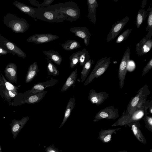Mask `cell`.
Listing matches in <instances>:
<instances>
[{"label":"cell","mask_w":152,"mask_h":152,"mask_svg":"<svg viewBox=\"0 0 152 152\" xmlns=\"http://www.w3.org/2000/svg\"><path fill=\"white\" fill-rule=\"evenodd\" d=\"M62 3L36 8V18L48 23L62 22L67 17L59 10Z\"/></svg>","instance_id":"1"},{"label":"cell","mask_w":152,"mask_h":152,"mask_svg":"<svg viewBox=\"0 0 152 152\" xmlns=\"http://www.w3.org/2000/svg\"><path fill=\"white\" fill-rule=\"evenodd\" d=\"M111 63L110 58L102 57L96 63L93 69L84 83L86 86L91 83L94 79L102 75L107 70Z\"/></svg>","instance_id":"2"},{"label":"cell","mask_w":152,"mask_h":152,"mask_svg":"<svg viewBox=\"0 0 152 152\" xmlns=\"http://www.w3.org/2000/svg\"><path fill=\"white\" fill-rule=\"evenodd\" d=\"M150 92L147 85H144L139 90L136 95L132 98L124 112L129 115L132 114L136 110V107L138 104L146 101Z\"/></svg>","instance_id":"3"},{"label":"cell","mask_w":152,"mask_h":152,"mask_svg":"<svg viewBox=\"0 0 152 152\" xmlns=\"http://www.w3.org/2000/svg\"><path fill=\"white\" fill-rule=\"evenodd\" d=\"M59 10L67 17L66 21H75L80 16V9L77 3L73 1L62 3Z\"/></svg>","instance_id":"4"},{"label":"cell","mask_w":152,"mask_h":152,"mask_svg":"<svg viewBox=\"0 0 152 152\" xmlns=\"http://www.w3.org/2000/svg\"><path fill=\"white\" fill-rule=\"evenodd\" d=\"M144 112L145 108L136 109L131 115L126 114L124 112L122 116L111 126L113 127L127 125L131 123L140 121L143 117Z\"/></svg>","instance_id":"5"},{"label":"cell","mask_w":152,"mask_h":152,"mask_svg":"<svg viewBox=\"0 0 152 152\" xmlns=\"http://www.w3.org/2000/svg\"><path fill=\"white\" fill-rule=\"evenodd\" d=\"M130 59V49L128 46L126 49L120 63L118 72L119 85L121 89L123 87L127 72V66Z\"/></svg>","instance_id":"6"},{"label":"cell","mask_w":152,"mask_h":152,"mask_svg":"<svg viewBox=\"0 0 152 152\" xmlns=\"http://www.w3.org/2000/svg\"><path fill=\"white\" fill-rule=\"evenodd\" d=\"M119 116L118 108L114 106L106 107L99 111L96 114L93 121L96 122L103 119L107 120H115Z\"/></svg>","instance_id":"7"},{"label":"cell","mask_w":152,"mask_h":152,"mask_svg":"<svg viewBox=\"0 0 152 152\" xmlns=\"http://www.w3.org/2000/svg\"><path fill=\"white\" fill-rule=\"evenodd\" d=\"M152 30L148 33L142 39L137 43L136 46L137 54L142 56L149 51L152 47Z\"/></svg>","instance_id":"8"},{"label":"cell","mask_w":152,"mask_h":152,"mask_svg":"<svg viewBox=\"0 0 152 152\" xmlns=\"http://www.w3.org/2000/svg\"><path fill=\"white\" fill-rule=\"evenodd\" d=\"M129 20V17L126 16L114 23L107 36V42H108L114 39L120 33Z\"/></svg>","instance_id":"9"},{"label":"cell","mask_w":152,"mask_h":152,"mask_svg":"<svg viewBox=\"0 0 152 152\" xmlns=\"http://www.w3.org/2000/svg\"><path fill=\"white\" fill-rule=\"evenodd\" d=\"M59 38L58 36L50 33L37 34L31 36L27 41L37 44H41L53 41Z\"/></svg>","instance_id":"10"},{"label":"cell","mask_w":152,"mask_h":152,"mask_svg":"<svg viewBox=\"0 0 152 152\" xmlns=\"http://www.w3.org/2000/svg\"><path fill=\"white\" fill-rule=\"evenodd\" d=\"M58 82V79L52 78L45 82L38 83L34 84L31 90L26 91V94L27 95H30L40 92L47 87L53 86Z\"/></svg>","instance_id":"11"},{"label":"cell","mask_w":152,"mask_h":152,"mask_svg":"<svg viewBox=\"0 0 152 152\" xmlns=\"http://www.w3.org/2000/svg\"><path fill=\"white\" fill-rule=\"evenodd\" d=\"M109 95L105 91L97 92L95 90L91 89L89 91L88 98L92 104L98 106L107 99Z\"/></svg>","instance_id":"12"},{"label":"cell","mask_w":152,"mask_h":152,"mask_svg":"<svg viewBox=\"0 0 152 152\" xmlns=\"http://www.w3.org/2000/svg\"><path fill=\"white\" fill-rule=\"evenodd\" d=\"M28 116H24L20 120L13 119L10 124L13 138L15 139L19 132L29 120Z\"/></svg>","instance_id":"13"},{"label":"cell","mask_w":152,"mask_h":152,"mask_svg":"<svg viewBox=\"0 0 152 152\" xmlns=\"http://www.w3.org/2000/svg\"><path fill=\"white\" fill-rule=\"evenodd\" d=\"M70 31L74 33L76 36L83 39L86 46H88L91 35L88 28L85 26L75 27L71 28Z\"/></svg>","instance_id":"14"},{"label":"cell","mask_w":152,"mask_h":152,"mask_svg":"<svg viewBox=\"0 0 152 152\" xmlns=\"http://www.w3.org/2000/svg\"><path fill=\"white\" fill-rule=\"evenodd\" d=\"M6 79L12 83H17V68L16 65L11 63L8 64L4 70Z\"/></svg>","instance_id":"15"},{"label":"cell","mask_w":152,"mask_h":152,"mask_svg":"<svg viewBox=\"0 0 152 152\" xmlns=\"http://www.w3.org/2000/svg\"><path fill=\"white\" fill-rule=\"evenodd\" d=\"M127 125L131 127L134 135L137 140L142 144H147V141L140 129V121L131 123Z\"/></svg>","instance_id":"16"},{"label":"cell","mask_w":152,"mask_h":152,"mask_svg":"<svg viewBox=\"0 0 152 152\" xmlns=\"http://www.w3.org/2000/svg\"><path fill=\"white\" fill-rule=\"evenodd\" d=\"M47 92V91L44 90L35 94L27 95L24 99L20 101V105L25 103L34 104L38 103L43 99Z\"/></svg>","instance_id":"17"},{"label":"cell","mask_w":152,"mask_h":152,"mask_svg":"<svg viewBox=\"0 0 152 152\" xmlns=\"http://www.w3.org/2000/svg\"><path fill=\"white\" fill-rule=\"evenodd\" d=\"M18 94V91L7 90L3 85L1 81L0 85V95L5 100L9 103V105H12V100Z\"/></svg>","instance_id":"18"},{"label":"cell","mask_w":152,"mask_h":152,"mask_svg":"<svg viewBox=\"0 0 152 152\" xmlns=\"http://www.w3.org/2000/svg\"><path fill=\"white\" fill-rule=\"evenodd\" d=\"M87 4L88 12L87 17L91 22L95 24L96 20V11L98 7L97 1L96 0H88Z\"/></svg>","instance_id":"19"},{"label":"cell","mask_w":152,"mask_h":152,"mask_svg":"<svg viewBox=\"0 0 152 152\" xmlns=\"http://www.w3.org/2000/svg\"><path fill=\"white\" fill-rule=\"evenodd\" d=\"M121 129V128L108 129H101L99 133L97 138L103 143H108L111 140L112 134Z\"/></svg>","instance_id":"20"},{"label":"cell","mask_w":152,"mask_h":152,"mask_svg":"<svg viewBox=\"0 0 152 152\" xmlns=\"http://www.w3.org/2000/svg\"><path fill=\"white\" fill-rule=\"evenodd\" d=\"M77 68L72 71L70 74L66 81L63 86L61 92H64L67 91L71 87L74 88L75 86V84L77 78Z\"/></svg>","instance_id":"21"},{"label":"cell","mask_w":152,"mask_h":152,"mask_svg":"<svg viewBox=\"0 0 152 152\" xmlns=\"http://www.w3.org/2000/svg\"><path fill=\"white\" fill-rule=\"evenodd\" d=\"M39 71L36 62H34L29 67L25 77V82L28 83L33 80L37 75Z\"/></svg>","instance_id":"22"},{"label":"cell","mask_w":152,"mask_h":152,"mask_svg":"<svg viewBox=\"0 0 152 152\" xmlns=\"http://www.w3.org/2000/svg\"><path fill=\"white\" fill-rule=\"evenodd\" d=\"M43 53L51 61L57 65H61L62 58L57 51L53 50H50L48 51H43Z\"/></svg>","instance_id":"23"},{"label":"cell","mask_w":152,"mask_h":152,"mask_svg":"<svg viewBox=\"0 0 152 152\" xmlns=\"http://www.w3.org/2000/svg\"><path fill=\"white\" fill-rule=\"evenodd\" d=\"M75 97H72L70 99L67 104L63 120L59 127V128L63 126L69 117L72 111L75 107Z\"/></svg>","instance_id":"24"},{"label":"cell","mask_w":152,"mask_h":152,"mask_svg":"<svg viewBox=\"0 0 152 152\" xmlns=\"http://www.w3.org/2000/svg\"><path fill=\"white\" fill-rule=\"evenodd\" d=\"M94 60L90 59L83 67L81 72V82H83L86 79L91 68L92 65L94 64Z\"/></svg>","instance_id":"25"},{"label":"cell","mask_w":152,"mask_h":152,"mask_svg":"<svg viewBox=\"0 0 152 152\" xmlns=\"http://www.w3.org/2000/svg\"><path fill=\"white\" fill-rule=\"evenodd\" d=\"M148 14V10H145V9H140L137 15L135 25L137 28H138L142 24Z\"/></svg>","instance_id":"26"},{"label":"cell","mask_w":152,"mask_h":152,"mask_svg":"<svg viewBox=\"0 0 152 152\" xmlns=\"http://www.w3.org/2000/svg\"><path fill=\"white\" fill-rule=\"evenodd\" d=\"M61 45L64 50L68 51L72 50L81 47L78 42L71 40H67L64 43L62 44Z\"/></svg>","instance_id":"27"},{"label":"cell","mask_w":152,"mask_h":152,"mask_svg":"<svg viewBox=\"0 0 152 152\" xmlns=\"http://www.w3.org/2000/svg\"><path fill=\"white\" fill-rule=\"evenodd\" d=\"M79 63L82 67L90 59L88 51L85 48L83 49L79 53Z\"/></svg>","instance_id":"28"},{"label":"cell","mask_w":152,"mask_h":152,"mask_svg":"<svg viewBox=\"0 0 152 152\" xmlns=\"http://www.w3.org/2000/svg\"><path fill=\"white\" fill-rule=\"evenodd\" d=\"M45 59L47 61V69L48 74L55 76L58 75L59 72L57 67L50 59L48 58H45Z\"/></svg>","instance_id":"29"},{"label":"cell","mask_w":152,"mask_h":152,"mask_svg":"<svg viewBox=\"0 0 152 152\" xmlns=\"http://www.w3.org/2000/svg\"><path fill=\"white\" fill-rule=\"evenodd\" d=\"M20 9L23 12L27 14L34 19L36 18V8L22 4Z\"/></svg>","instance_id":"30"},{"label":"cell","mask_w":152,"mask_h":152,"mask_svg":"<svg viewBox=\"0 0 152 152\" xmlns=\"http://www.w3.org/2000/svg\"><path fill=\"white\" fill-rule=\"evenodd\" d=\"M81 50L73 53L69 57L70 65L72 69L75 67L79 63V53Z\"/></svg>","instance_id":"31"},{"label":"cell","mask_w":152,"mask_h":152,"mask_svg":"<svg viewBox=\"0 0 152 152\" xmlns=\"http://www.w3.org/2000/svg\"><path fill=\"white\" fill-rule=\"evenodd\" d=\"M1 75L2 77L1 82L5 88L8 90L18 91V89L19 88L14 85L10 82L8 81L1 73Z\"/></svg>","instance_id":"32"},{"label":"cell","mask_w":152,"mask_h":152,"mask_svg":"<svg viewBox=\"0 0 152 152\" xmlns=\"http://www.w3.org/2000/svg\"><path fill=\"white\" fill-rule=\"evenodd\" d=\"M132 31L131 28H128L120 35L115 40L116 43H120L126 40Z\"/></svg>","instance_id":"33"},{"label":"cell","mask_w":152,"mask_h":152,"mask_svg":"<svg viewBox=\"0 0 152 152\" xmlns=\"http://www.w3.org/2000/svg\"><path fill=\"white\" fill-rule=\"evenodd\" d=\"M151 4L148 7V20L147 26L146 31L147 32L152 30V7H151Z\"/></svg>","instance_id":"34"},{"label":"cell","mask_w":152,"mask_h":152,"mask_svg":"<svg viewBox=\"0 0 152 152\" xmlns=\"http://www.w3.org/2000/svg\"><path fill=\"white\" fill-rule=\"evenodd\" d=\"M145 124V128L152 132V117L145 115L142 118Z\"/></svg>","instance_id":"35"},{"label":"cell","mask_w":152,"mask_h":152,"mask_svg":"<svg viewBox=\"0 0 152 152\" xmlns=\"http://www.w3.org/2000/svg\"><path fill=\"white\" fill-rule=\"evenodd\" d=\"M152 68V58H151L142 70V76L147 74Z\"/></svg>","instance_id":"36"},{"label":"cell","mask_w":152,"mask_h":152,"mask_svg":"<svg viewBox=\"0 0 152 152\" xmlns=\"http://www.w3.org/2000/svg\"><path fill=\"white\" fill-rule=\"evenodd\" d=\"M54 1V0H44L43 2L41 4H39L38 7L40 8L49 6Z\"/></svg>","instance_id":"37"},{"label":"cell","mask_w":152,"mask_h":152,"mask_svg":"<svg viewBox=\"0 0 152 152\" xmlns=\"http://www.w3.org/2000/svg\"><path fill=\"white\" fill-rule=\"evenodd\" d=\"M46 152H60L58 149L53 145L47 147L45 150Z\"/></svg>","instance_id":"38"},{"label":"cell","mask_w":152,"mask_h":152,"mask_svg":"<svg viewBox=\"0 0 152 152\" xmlns=\"http://www.w3.org/2000/svg\"><path fill=\"white\" fill-rule=\"evenodd\" d=\"M22 27L21 25L19 23H15L14 27V29L15 31H19L21 30Z\"/></svg>","instance_id":"39"},{"label":"cell","mask_w":152,"mask_h":152,"mask_svg":"<svg viewBox=\"0 0 152 152\" xmlns=\"http://www.w3.org/2000/svg\"><path fill=\"white\" fill-rule=\"evenodd\" d=\"M6 46L7 48L10 50H13L15 48L14 45L10 42H8L6 44Z\"/></svg>","instance_id":"40"},{"label":"cell","mask_w":152,"mask_h":152,"mask_svg":"<svg viewBox=\"0 0 152 152\" xmlns=\"http://www.w3.org/2000/svg\"><path fill=\"white\" fill-rule=\"evenodd\" d=\"M31 4L35 6L38 7L39 4V2L36 0H30L29 1Z\"/></svg>","instance_id":"41"},{"label":"cell","mask_w":152,"mask_h":152,"mask_svg":"<svg viewBox=\"0 0 152 152\" xmlns=\"http://www.w3.org/2000/svg\"><path fill=\"white\" fill-rule=\"evenodd\" d=\"M1 80H2V77H1V71L0 70V85L1 84Z\"/></svg>","instance_id":"42"},{"label":"cell","mask_w":152,"mask_h":152,"mask_svg":"<svg viewBox=\"0 0 152 152\" xmlns=\"http://www.w3.org/2000/svg\"><path fill=\"white\" fill-rule=\"evenodd\" d=\"M118 152H127V151L124 150V151H119Z\"/></svg>","instance_id":"43"},{"label":"cell","mask_w":152,"mask_h":152,"mask_svg":"<svg viewBox=\"0 0 152 152\" xmlns=\"http://www.w3.org/2000/svg\"><path fill=\"white\" fill-rule=\"evenodd\" d=\"M2 52H3L1 48H0V53H2Z\"/></svg>","instance_id":"44"},{"label":"cell","mask_w":152,"mask_h":152,"mask_svg":"<svg viewBox=\"0 0 152 152\" xmlns=\"http://www.w3.org/2000/svg\"><path fill=\"white\" fill-rule=\"evenodd\" d=\"M0 152H2V151L1 150V149L0 145Z\"/></svg>","instance_id":"45"}]
</instances>
